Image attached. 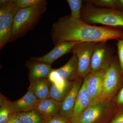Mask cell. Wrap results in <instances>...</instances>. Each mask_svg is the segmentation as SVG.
Segmentation results:
<instances>
[{
  "label": "cell",
  "instance_id": "obj_28",
  "mask_svg": "<svg viewBox=\"0 0 123 123\" xmlns=\"http://www.w3.org/2000/svg\"><path fill=\"white\" fill-rule=\"evenodd\" d=\"M44 123H70L59 114L45 120Z\"/></svg>",
  "mask_w": 123,
  "mask_h": 123
},
{
  "label": "cell",
  "instance_id": "obj_24",
  "mask_svg": "<svg viewBox=\"0 0 123 123\" xmlns=\"http://www.w3.org/2000/svg\"><path fill=\"white\" fill-rule=\"evenodd\" d=\"M44 0H16V4L20 9L35 6L42 3Z\"/></svg>",
  "mask_w": 123,
  "mask_h": 123
},
{
  "label": "cell",
  "instance_id": "obj_9",
  "mask_svg": "<svg viewBox=\"0 0 123 123\" xmlns=\"http://www.w3.org/2000/svg\"><path fill=\"white\" fill-rule=\"evenodd\" d=\"M81 42H67L55 45L54 48L46 55L39 57H32L31 59L51 65L56 60L67 53L71 52L74 46Z\"/></svg>",
  "mask_w": 123,
  "mask_h": 123
},
{
  "label": "cell",
  "instance_id": "obj_25",
  "mask_svg": "<svg viewBox=\"0 0 123 123\" xmlns=\"http://www.w3.org/2000/svg\"><path fill=\"white\" fill-rule=\"evenodd\" d=\"M16 0L8 4L0 6V24L8 15L15 4Z\"/></svg>",
  "mask_w": 123,
  "mask_h": 123
},
{
  "label": "cell",
  "instance_id": "obj_21",
  "mask_svg": "<svg viewBox=\"0 0 123 123\" xmlns=\"http://www.w3.org/2000/svg\"><path fill=\"white\" fill-rule=\"evenodd\" d=\"M71 11V17L76 19L81 20L82 2V0H67Z\"/></svg>",
  "mask_w": 123,
  "mask_h": 123
},
{
  "label": "cell",
  "instance_id": "obj_3",
  "mask_svg": "<svg viewBox=\"0 0 123 123\" xmlns=\"http://www.w3.org/2000/svg\"><path fill=\"white\" fill-rule=\"evenodd\" d=\"M81 19L87 24L123 27V12L116 9L99 8L88 4L82 7Z\"/></svg>",
  "mask_w": 123,
  "mask_h": 123
},
{
  "label": "cell",
  "instance_id": "obj_20",
  "mask_svg": "<svg viewBox=\"0 0 123 123\" xmlns=\"http://www.w3.org/2000/svg\"><path fill=\"white\" fill-rule=\"evenodd\" d=\"M9 100L0 94V123H7L11 116L14 113L9 105Z\"/></svg>",
  "mask_w": 123,
  "mask_h": 123
},
{
  "label": "cell",
  "instance_id": "obj_23",
  "mask_svg": "<svg viewBox=\"0 0 123 123\" xmlns=\"http://www.w3.org/2000/svg\"><path fill=\"white\" fill-rule=\"evenodd\" d=\"M90 4L108 8H118L117 0H91L88 1Z\"/></svg>",
  "mask_w": 123,
  "mask_h": 123
},
{
  "label": "cell",
  "instance_id": "obj_12",
  "mask_svg": "<svg viewBox=\"0 0 123 123\" xmlns=\"http://www.w3.org/2000/svg\"><path fill=\"white\" fill-rule=\"evenodd\" d=\"M25 66L29 70L28 76L30 81L48 78L53 69L50 65L31 59L26 62Z\"/></svg>",
  "mask_w": 123,
  "mask_h": 123
},
{
  "label": "cell",
  "instance_id": "obj_29",
  "mask_svg": "<svg viewBox=\"0 0 123 123\" xmlns=\"http://www.w3.org/2000/svg\"><path fill=\"white\" fill-rule=\"evenodd\" d=\"M109 123H123V110L119 111L117 109Z\"/></svg>",
  "mask_w": 123,
  "mask_h": 123
},
{
  "label": "cell",
  "instance_id": "obj_7",
  "mask_svg": "<svg viewBox=\"0 0 123 123\" xmlns=\"http://www.w3.org/2000/svg\"><path fill=\"white\" fill-rule=\"evenodd\" d=\"M113 53L106 42L97 43L92 55L90 73L102 69L106 70L114 59Z\"/></svg>",
  "mask_w": 123,
  "mask_h": 123
},
{
  "label": "cell",
  "instance_id": "obj_27",
  "mask_svg": "<svg viewBox=\"0 0 123 123\" xmlns=\"http://www.w3.org/2000/svg\"><path fill=\"white\" fill-rule=\"evenodd\" d=\"M118 55L119 63L123 73V39L119 40L117 43Z\"/></svg>",
  "mask_w": 123,
  "mask_h": 123
},
{
  "label": "cell",
  "instance_id": "obj_17",
  "mask_svg": "<svg viewBox=\"0 0 123 123\" xmlns=\"http://www.w3.org/2000/svg\"><path fill=\"white\" fill-rule=\"evenodd\" d=\"M51 84L48 78L32 81H30L28 90L33 92L39 101L50 98Z\"/></svg>",
  "mask_w": 123,
  "mask_h": 123
},
{
  "label": "cell",
  "instance_id": "obj_18",
  "mask_svg": "<svg viewBox=\"0 0 123 123\" xmlns=\"http://www.w3.org/2000/svg\"><path fill=\"white\" fill-rule=\"evenodd\" d=\"M16 116L22 123H44L45 119L37 110L16 113Z\"/></svg>",
  "mask_w": 123,
  "mask_h": 123
},
{
  "label": "cell",
  "instance_id": "obj_5",
  "mask_svg": "<svg viewBox=\"0 0 123 123\" xmlns=\"http://www.w3.org/2000/svg\"><path fill=\"white\" fill-rule=\"evenodd\" d=\"M123 74L119 63L116 57H114L105 73L100 99H113L119 90L122 82Z\"/></svg>",
  "mask_w": 123,
  "mask_h": 123
},
{
  "label": "cell",
  "instance_id": "obj_8",
  "mask_svg": "<svg viewBox=\"0 0 123 123\" xmlns=\"http://www.w3.org/2000/svg\"><path fill=\"white\" fill-rule=\"evenodd\" d=\"M84 79L80 78L74 82L72 87L62 103L59 114L72 123L77 96Z\"/></svg>",
  "mask_w": 123,
  "mask_h": 123
},
{
  "label": "cell",
  "instance_id": "obj_15",
  "mask_svg": "<svg viewBox=\"0 0 123 123\" xmlns=\"http://www.w3.org/2000/svg\"><path fill=\"white\" fill-rule=\"evenodd\" d=\"M61 77L67 81L74 82L80 79L78 60L76 55L72 56L63 66L55 69Z\"/></svg>",
  "mask_w": 123,
  "mask_h": 123
},
{
  "label": "cell",
  "instance_id": "obj_2",
  "mask_svg": "<svg viewBox=\"0 0 123 123\" xmlns=\"http://www.w3.org/2000/svg\"><path fill=\"white\" fill-rule=\"evenodd\" d=\"M47 5L44 0L39 4L18 10L14 18L9 43L22 37L34 29L46 12Z\"/></svg>",
  "mask_w": 123,
  "mask_h": 123
},
{
  "label": "cell",
  "instance_id": "obj_6",
  "mask_svg": "<svg viewBox=\"0 0 123 123\" xmlns=\"http://www.w3.org/2000/svg\"><path fill=\"white\" fill-rule=\"evenodd\" d=\"M97 43L81 42L74 46L71 52L77 56L79 77L84 79L90 73L92 55Z\"/></svg>",
  "mask_w": 123,
  "mask_h": 123
},
{
  "label": "cell",
  "instance_id": "obj_19",
  "mask_svg": "<svg viewBox=\"0 0 123 123\" xmlns=\"http://www.w3.org/2000/svg\"><path fill=\"white\" fill-rule=\"evenodd\" d=\"M74 82H70L68 85L63 88H57L51 84L50 89V98L58 102H63L71 90Z\"/></svg>",
  "mask_w": 123,
  "mask_h": 123
},
{
  "label": "cell",
  "instance_id": "obj_30",
  "mask_svg": "<svg viewBox=\"0 0 123 123\" xmlns=\"http://www.w3.org/2000/svg\"><path fill=\"white\" fill-rule=\"evenodd\" d=\"M7 123H22L17 118L15 114L11 116Z\"/></svg>",
  "mask_w": 123,
  "mask_h": 123
},
{
  "label": "cell",
  "instance_id": "obj_32",
  "mask_svg": "<svg viewBox=\"0 0 123 123\" xmlns=\"http://www.w3.org/2000/svg\"><path fill=\"white\" fill-rule=\"evenodd\" d=\"M118 8L123 9V0H117Z\"/></svg>",
  "mask_w": 123,
  "mask_h": 123
},
{
  "label": "cell",
  "instance_id": "obj_13",
  "mask_svg": "<svg viewBox=\"0 0 123 123\" xmlns=\"http://www.w3.org/2000/svg\"><path fill=\"white\" fill-rule=\"evenodd\" d=\"M89 74L84 78L77 96L72 123H75L77 119L90 105V97L87 89Z\"/></svg>",
  "mask_w": 123,
  "mask_h": 123
},
{
  "label": "cell",
  "instance_id": "obj_11",
  "mask_svg": "<svg viewBox=\"0 0 123 123\" xmlns=\"http://www.w3.org/2000/svg\"><path fill=\"white\" fill-rule=\"evenodd\" d=\"M106 71L102 69L89 74L87 89L90 97V104L100 99Z\"/></svg>",
  "mask_w": 123,
  "mask_h": 123
},
{
  "label": "cell",
  "instance_id": "obj_26",
  "mask_svg": "<svg viewBox=\"0 0 123 123\" xmlns=\"http://www.w3.org/2000/svg\"><path fill=\"white\" fill-rule=\"evenodd\" d=\"M112 100L117 109L123 106V86Z\"/></svg>",
  "mask_w": 123,
  "mask_h": 123
},
{
  "label": "cell",
  "instance_id": "obj_14",
  "mask_svg": "<svg viewBox=\"0 0 123 123\" xmlns=\"http://www.w3.org/2000/svg\"><path fill=\"white\" fill-rule=\"evenodd\" d=\"M20 8L15 4L8 15L0 24V49L1 50L9 43L12 29L14 18Z\"/></svg>",
  "mask_w": 123,
  "mask_h": 123
},
{
  "label": "cell",
  "instance_id": "obj_16",
  "mask_svg": "<svg viewBox=\"0 0 123 123\" xmlns=\"http://www.w3.org/2000/svg\"><path fill=\"white\" fill-rule=\"evenodd\" d=\"M62 103V102L49 98L39 101L36 110L46 120L59 114Z\"/></svg>",
  "mask_w": 123,
  "mask_h": 123
},
{
  "label": "cell",
  "instance_id": "obj_31",
  "mask_svg": "<svg viewBox=\"0 0 123 123\" xmlns=\"http://www.w3.org/2000/svg\"><path fill=\"white\" fill-rule=\"evenodd\" d=\"M14 0H0V6L8 4L13 1Z\"/></svg>",
  "mask_w": 123,
  "mask_h": 123
},
{
  "label": "cell",
  "instance_id": "obj_22",
  "mask_svg": "<svg viewBox=\"0 0 123 123\" xmlns=\"http://www.w3.org/2000/svg\"><path fill=\"white\" fill-rule=\"evenodd\" d=\"M52 84L59 88H63L68 85L70 82L62 79L56 72L55 69H53L48 78Z\"/></svg>",
  "mask_w": 123,
  "mask_h": 123
},
{
  "label": "cell",
  "instance_id": "obj_4",
  "mask_svg": "<svg viewBox=\"0 0 123 123\" xmlns=\"http://www.w3.org/2000/svg\"><path fill=\"white\" fill-rule=\"evenodd\" d=\"M117 109L112 100L99 99L91 104L74 123H109Z\"/></svg>",
  "mask_w": 123,
  "mask_h": 123
},
{
  "label": "cell",
  "instance_id": "obj_1",
  "mask_svg": "<svg viewBox=\"0 0 123 123\" xmlns=\"http://www.w3.org/2000/svg\"><path fill=\"white\" fill-rule=\"evenodd\" d=\"M51 37L55 46L67 42L106 43L123 38V31L112 27L92 25L69 15L59 18L53 24Z\"/></svg>",
  "mask_w": 123,
  "mask_h": 123
},
{
  "label": "cell",
  "instance_id": "obj_10",
  "mask_svg": "<svg viewBox=\"0 0 123 123\" xmlns=\"http://www.w3.org/2000/svg\"><path fill=\"white\" fill-rule=\"evenodd\" d=\"M39 101L31 91H28L21 98L14 101L9 100V105L14 114L29 112L36 110Z\"/></svg>",
  "mask_w": 123,
  "mask_h": 123
}]
</instances>
